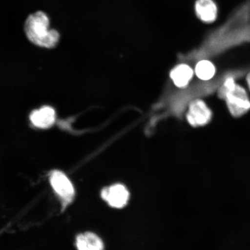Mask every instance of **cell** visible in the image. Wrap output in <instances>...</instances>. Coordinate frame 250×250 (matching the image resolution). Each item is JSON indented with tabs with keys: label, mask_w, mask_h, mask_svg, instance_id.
Returning <instances> with one entry per match:
<instances>
[{
	"label": "cell",
	"mask_w": 250,
	"mask_h": 250,
	"mask_svg": "<svg viewBox=\"0 0 250 250\" xmlns=\"http://www.w3.org/2000/svg\"><path fill=\"white\" fill-rule=\"evenodd\" d=\"M48 14L38 11L28 16L24 24V31L28 40L34 45L46 48H54L60 40L59 31L50 27Z\"/></svg>",
	"instance_id": "cell-1"
},
{
	"label": "cell",
	"mask_w": 250,
	"mask_h": 250,
	"mask_svg": "<svg viewBox=\"0 0 250 250\" xmlns=\"http://www.w3.org/2000/svg\"><path fill=\"white\" fill-rule=\"evenodd\" d=\"M219 96L226 100L228 109L233 116H242L250 109V100L243 87L236 83L234 78L228 77L219 90Z\"/></svg>",
	"instance_id": "cell-2"
},
{
	"label": "cell",
	"mask_w": 250,
	"mask_h": 250,
	"mask_svg": "<svg viewBox=\"0 0 250 250\" xmlns=\"http://www.w3.org/2000/svg\"><path fill=\"white\" fill-rule=\"evenodd\" d=\"M50 182L56 194L61 199L62 208L73 201L75 191L73 184L64 173L59 170L51 171Z\"/></svg>",
	"instance_id": "cell-3"
},
{
	"label": "cell",
	"mask_w": 250,
	"mask_h": 250,
	"mask_svg": "<svg viewBox=\"0 0 250 250\" xmlns=\"http://www.w3.org/2000/svg\"><path fill=\"white\" fill-rule=\"evenodd\" d=\"M101 195L111 207L117 208H124L129 199V191L126 187L120 184L103 189Z\"/></svg>",
	"instance_id": "cell-4"
},
{
	"label": "cell",
	"mask_w": 250,
	"mask_h": 250,
	"mask_svg": "<svg viewBox=\"0 0 250 250\" xmlns=\"http://www.w3.org/2000/svg\"><path fill=\"white\" fill-rule=\"evenodd\" d=\"M212 117L210 109L201 100H196L190 105L188 120L193 126H201L208 123Z\"/></svg>",
	"instance_id": "cell-5"
},
{
	"label": "cell",
	"mask_w": 250,
	"mask_h": 250,
	"mask_svg": "<svg viewBox=\"0 0 250 250\" xmlns=\"http://www.w3.org/2000/svg\"><path fill=\"white\" fill-rule=\"evenodd\" d=\"M197 17L206 23H211L217 20L218 8L213 0H197L195 5Z\"/></svg>",
	"instance_id": "cell-6"
},
{
	"label": "cell",
	"mask_w": 250,
	"mask_h": 250,
	"mask_svg": "<svg viewBox=\"0 0 250 250\" xmlns=\"http://www.w3.org/2000/svg\"><path fill=\"white\" fill-rule=\"evenodd\" d=\"M30 119L34 126L46 129L54 124L56 120L55 111L52 107H43L33 111Z\"/></svg>",
	"instance_id": "cell-7"
},
{
	"label": "cell",
	"mask_w": 250,
	"mask_h": 250,
	"mask_svg": "<svg viewBox=\"0 0 250 250\" xmlns=\"http://www.w3.org/2000/svg\"><path fill=\"white\" fill-rule=\"evenodd\" d=\"M193 76V71L188 65H180L172 71V80L177 86L184 87L187 85Z\"/></svg>",
	"instance_id": "cell-8"
},
{
	"label": "cell",
	"mask_w": 250,
	"mask_h": 250,
	"mask_svg": "<svg viewBox=\"0 0 250 250\" xmlns=\"http://www.w3.org/2000/svg\"><path fill=\"white\" fill-rule=\"evenodd\" d=\"M195 71L199 78L203 80H208L214 76L215 68L210 62L202 61L197 64Z\"/></svg>",
	"instance_id": "cell-9"
},
{
	"label": "cell",
	"mask_w": 250,
	"mask_h": 250,
	"mask_svg": "<svg viewBox=\"0 0 250 250\" xmlns=\"http://www.w3.org/2000/svg\"><path fill=\"white\" fill-rule=\"evenodd\" d=\"M87 246L90 250H103L104 245L102 240L96 234L92 232H86L84 234Z\"/></svg>",
	"instance_id": "cell-10"
},
{
	"label": "cell",
	"mask_w": 250,
	"mask_h": 250,
	"mask_svg": "<svg viewBox=\"0 0 250 250\" xmlns=\"http://www.w3.org/2000/svg\"><path fill=\"white\" fill-rule=\"evenodd\" d=\"M76 245L78 250H90L84 234H80L77 237Z\"/></svg>",
	"instance_id": "cell-11"
},
{
	"label": "cell",
	"mask_w": 250,
	"mask_h": 250,
	"mask_svg": "<svg viewBox=\"0 0 250 250\" xmlns=\"http://www.w3.org/2000/svg\"><path fill=\"white\" fill-rule=\"evenodd\" d=\"M247 82H248V85L250 90V73L247 76Z\"/></svg>",
	"instance_id": "cell-12"
}]
</instances>
